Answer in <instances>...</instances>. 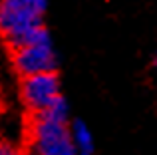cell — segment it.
I'll return each mask as SVG.
<instances>
[{
    "instance_id": "cell-1",
    "label": "cell",
    "mask_w": 157,
    "mask_h": 155,
    "mask_svg": "<svg viewBox=\"0 0 157 155\" xmlns=\"http://www.w3.org/2000/svg\"><path fill=\"white\" fill-rule=\"evenodd\" d=\"M46 6L48 0H2L0 2V34L14 50L52 40L42 24Z\"/></svg>"
},
{
    "instance_id": "cell-2",
    "label": "cell",
    "mask_w": 157,
    "mask_h": 155,
    "mask_svg": "<svg viewBox=\"0 0 157 155\" xmlns=\"http://www.w3.org/2000/svg\"><path fill=\"white\" fill-rule=\"evenodd\" d=\"M30 149L32 155H74L68 123L52 121L36 115L30 127Z\"/></svg>"
},
{
    "instance_id": "cell-3",
    "label": "cell",
    "mask_w": 157,
    "mask_h": 155,
    "mask_svg": "<svg viewBox=\"0 0 157 155\" xmlns=\"http://www.w3.org/2000/svg\"><path fill=\"white\" fill-rule=\"evenodd\" d=\"M22 101L28 109L34 113H40L60 97V80L56 72H46V74L28 76L22 80Z\"/></svg>"
},
{
    "instance_id": "cell-4",
    "label": "cell",
    "mask_w": 157,
    "mask_h": 155,
    "mask_svg": "<svg viewBox=\"0 0 157 155\" xmlns=\"http://www.w3.org/2000/svg\"><path fill=\"white\" fill-rule=\"evenodd\" d=\"M14 68L22 78L56 70V52L50 42L30 44L14 50Z\"/></svg>"
},
{
    "instance_id": "cell-5",
    "label": "cell",
    "mask_w": 157,
    "mask_h": 155,
    "mask_svg": "<svg viewBox=\"0 0 157 155\" xmlns=\"http://www.w3.org/2000/svg\"><path fill=\"white\" fill-rule=\"evenodd\" d=\"M70 135H72V145L78 155H92L94 153V135L90 127L84 121H74L70 125Z\"/></svg>"
},
{
    "instance_id": "cell-6",
    "label": "cell",
    "mask_w": 157,
    "mask_h": 155,
    "mask_svg": "<svg viewBox=\"0 0 157 155\" xmlns=\"http://www.w3.org/2000/svg\"><path fill=\"white\" fill-rule=\"evenodd\" d=\"M36 115H42L46 119H52V121H62V123H68V117H70V108H68V101L64 97H58L54 100L50 105H48L44 112L36 113Z\"/></svg>"
},
{
    "instance_id": "cell-7",
    "label": "cell",
    "mask_w": 157,
    "mask_h": 155,
    "mask_svg": "<svg viewBox=\"0 0 157 155\" xmlns=\"http://www.w3.org/2000/svg\"><path fill=\"white\" fill-rule=\"evenodd\" d=\"M0 155H16L12 147H6V145H0Z\"/></svg>"
},
{
    "instance_id": "cell-8",
    "label": "cell",
    "mask_w": 157,
    "mask_h": 155,
    "mask_svg": "<svg viewBox=\"0 0 157 155\" xmlns=\"http://www.w3.org/2000/svg\"><path fill=\"white\" fill-rule=\"evenodd\" d=\"M153 66L157 68V52H155V54H153Z\"/></svg>"
},
{
    "instance_id": "cell-9",
    "label": "cell",
    "mask_w": 157,
    "mask_h": 155,
    "mask_svg": "<svg viewBox=\"0 0 157 155\" xmlns=\"http://www.w3.org/2000/svg\"><path fill=\"white\" fill-rule=\"evenodd\" d=\"M74 155H78V153H74Z\"/></svg>"
},
{
    "instance_id": "cell-10",
    "label": "cell",
    "mask_w": 157,
    "mask_h": 155,
    "mask_svg": "<svg viewBox=\"0 0 157 155\" xmlns=\"http://www.w3.org/2000/svg\"><path fill=\"white\" fill-rule=\"evenodd\" d=\"M0 2H2V0H0Z\"/></svg>"
}]
</instances>
